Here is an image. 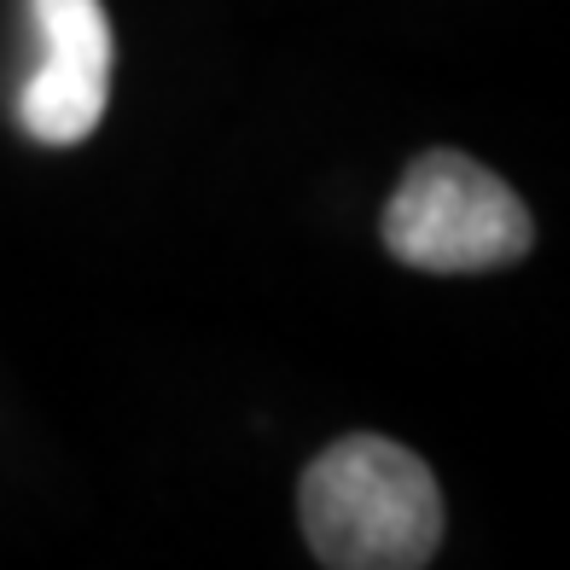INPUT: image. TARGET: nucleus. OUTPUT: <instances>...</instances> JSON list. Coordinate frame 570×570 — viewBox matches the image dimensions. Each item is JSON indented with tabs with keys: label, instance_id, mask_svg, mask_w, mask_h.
<instances>
[{
	"label": "nucleus",
	"instance_id": "obj_3",
	"mask_svg": "<svg viewBox=\"0 0 570 570\" xmlns=\"http://www.w3.org/2000/svg\"><path fill=\"white\" fill-rule=\"evenodd\" d=\"M41 65L18 94V122L36 146H82L111 106V18L99 0H30Z\"/></svg>",
	"mask_w": 570,
	"mask_h": 570
},
{
	"label": "nucleus",
	"instance_id": "obj_1",
	"mask_svg": "<svg viewBox=\"0 0 570 570\" xmlns=\"http://www.w3.org/2000/svg\"><path fill=\"white\" fill-rule=\"evenodd\" d=\"M308 553L332 570H420L443 548V489L391 436H344L297 483Z\"/></svg>",
	"mask_w": 570,
	"mask_h": 570
},
{
	"label": "nucleus",
	"instance_id": "obj_2",
	"mask_svg": "<svg viewBox=\"0 0 570 570\" xmlns=\"http://www.w3.org/2000/svg\"><path fill=\"white\" fill-rule=\"evenodd\" d=\"M535 222L501 175L465 151L413 158L384 204V245L420 274H483L530 250Z\"/></svg>",
	"mask_w": 570,
	"mask_h": 570
}]
</instances>
